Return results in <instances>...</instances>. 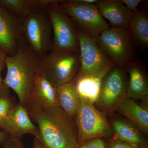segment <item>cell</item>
Instances as JSON below:
<instances>
[{
    "mask_svg": "<svg viewBox=\"0 0 148 148\" xmlns=\"http://www.w3.org/2000/svg\"><path fill=\"white\" fill-rule=\"evenodd\" d=\"M36 123L39 141L45 148H78V133L73 119L58 105L43 106L30 102L26 108Z\"/></svg>",
    "mask_w": 148,
    "mask_h": 148,
    "instance_id": "cell-1",
    "label": "cell"
},
{
    "mask_svg": "<svg viewBox=\"0 0 148 148\" xmlns=\"http://www.w3.org/2000/svg\"><path fill=\"white\" fill-rule=\"evenodd\" d=\"M40 58L32 50L23 35L18 40L16 51L6 58L4 82L18 96L19 103L27 108L34 84L40 75Z\"/></svg>",
    "mask_w": 148,
    "mask_h": 148,
    "instance_id": "cell-2",
    "label": "cell"
},
{
    "mask_svg": "<svg viewBox=\"0 0 148 148\" xmlns=\"http://www.w3.org/2000/svg\"><path fill=\"white\" fill-rule=\"evenodd\" d=\"M80 67L79 53L77 51L51 50L40 58V74L56 88L73 81Z\"/></svg>",
    "mask_w": 148,
    "mask_h": 148,
    "instance_id": "cell-3",
    "label": "cell"
},
{
    "mask_svg": "<svg viewBox=\"0 0 148 148\" xmlns=\"http://www.w3.org/2000/svg\"><path fill=\"white\" fill-rule=\"evenodd\" d=\"M95 40L115 66L124 68L135 59V47L128 28L110 26Z\"/></svg>",
    "mask_w": 148,
    "mask_h": 148,
    "instance_id": "cell-4",
    "label": "cell"
},
{
    "mask_svg": "<svg viewBox=\"0 0 148 148\" xmlns=\"http://www.w3.org/2000/svg\"><path fill=\"white\" fill-rule=\"evenodd\" d=\"M21 28L23 36L40 58L52 50V28L47 9L30 10L21 23Z\"/></svg>",
    "mask_w": 148,
    "mask_h": 148,
    "instance_id": "cell-5",
    "label": "cell"
},
{
    "mask_svg": "<svg viewBox=\"0 0 148 148\" xmlns=\"http://www.w3.org/2000/svg\"><path fill=\"white\" fill-rule=\"evenodd\" d=\"M80 98V105L74 120L78 133L79 145L95 138L113 137L110 125L105 114L84 98Z\"/></svg>",
    "mask_w": 148,
    "mask_h": 148,
    "instance_id": "cell-6",
    "label": "cell"
},
{
    "mask_svg": "<svg viewBox=\"0 0 148 148\" xmlns=\"http://www.w3.org/2000/svg\"><path fill=\"white\" fill-rule=\"evenodd\" d=\"M61 9L79 27L95 39L110 26L101 15L95 4L84 0L60 1Z\"/></svg>",
    "mask_w": 148,
    "mask_h": 148,
    "instance_id": "cell-7",
    "label": "cell"
},
{
    "mask_svg": "<svg viewBox=\"0 0 148 148\" xmlns=\"http://www.w3.org/2000/svg\"><path fill=\"white\" fill-rule=\"evenodd\" d=\"M55 1L47 8L53 32L51 50L70 51L79 52L76 24Z\"/></svg>",
    "mask_w": 148,
    "mask_h": 148,
    "instance_id": "cell-8",
    "label": "cell"
},
{
    "mask_svg": "<svg viewBox=\"0 0 148 148\" xmlns=\"http://www.w3.org/2000/svg\"><path fill=\"white\" fill-rule=\"evenodd\" d=\"M127 81L124 68L113 66L103 78L95 107L105 114L116 110L127 97Z\"/></svg>",
    "mask_w": 148,
    "mask_h": 148,
    "instance_id": "cell-9",
    "label": "cell"
},
{
    "mask_svg": "<svg viewBox=\"0 0 148 148\" xmlns=\"http://www.w3.org/2000/svg\"><path fill=\"white\" fill-rule=\"evenodd\" d=\"M76 27L80 61L76 77L110 70L114 66L112 61L101 50L95 39L77 24Z\"/></svg>",
    "mask_w": 148,
    "mask_h": 148,
    "instance_id": "cell-10",
    "label": "cell"
},
{
    "mask_svg": "<svg viewBox=\"0 0 148 148\" xmlns=\"http://www.w3.org/2000/svg\"><path fill=\"white\" fill-rule=\"evenodd\" d=\"M3 130L9 138L21 140L23 135L31 134L40 140L38 128L32 121L26 108L19 103L11 109Z\"/></svg>",
    "mask_w": 148,
    "mask_h": 148,
    "instance_id": "cell-11",
    "label": "cell"
},
{
    "mask_svg": "<svg viewBox=\"0 0 148 148\" xmlns=\"http://www.w3.org/2000/svg\"><path fill=\"white\" fill-rule=\"evenodd\" d=\"M21 24L0 3V48L9 56L16 52L22 35Z\"/></svg>",
    "mask_w": 148,
    "mask_h": 148,
    "instance_id": "cell-12",
    "label": "cell"
},
{
    "mask_svg": "<svg viewBox=\"0 0 148 148\" xmlns=\"http://www.w3.org/2000/svg\"><path fill=\"white\" fill-rule=\"evenodd\" d=\"M124 68L129 75L127 97L134 101L147 98L148 95L147 77L143 64L134 59Z\"/></svg>",
    "mask_w": 148,
    "mask_h": 148,
    "instance_id": "cell-13",
    "label": "cell"
},
{
    "mask_svg": "<svg viewBox=\"0 0 148 148\" xmlns=\"http://www.w3.org/2000/svg\"><path fill=\"white\" fill-rule=\"evenodd\" d=\"M95 4L101 15L108 20L111 27L128 28L133 13L120 0H97Z\"/></svg>",
    "mask_w": 148,
    "mask_h": 148,
    "instance_id": "cell-14",
    "label": "cell"
},
{
    "mask_svg": "<svg viewBox=\"0 0 148 148\" xmlns=\"http://www.w3.org/2000/svg\"><path fill=\"white\" fill-rule=\"evenodd\" d=\"M109 71L76 77L73 81L79 98L86 99L94 105L98 100L103 78Z\"/></svg>",
    "mask_w": 148,
    "mask_h": 148,
    "instance_id": "cell-15",
    "label": "cell"
},
{
    "mask_svg": "<svg viewBox=\"0 0 148 148\" xmlns=\"http://www.w3.org/2000/svg\"><path fill=\"white\" fill-rule=\"evenodd\" d=\"M116 110L135 125L143 133L148 134L147 109L139 105L131 98L126 97L120 103Z\"/></svg>",
    "mask_w": 148,
    "mask_h": 148,
    "instance_id": "cell-16",
    "label": "cell"
},
{
    "mask_svg": "<svg viewBox=\"0 0 148 148\" xmlns=\"http://www.w3.org/2000/svg\"><path fill=\"white\" fill-rule=\"evenodd\" d=\"M113 137L114 139L144 147L145 140L143 132L138 127L127 119H116L111 122Z\"/></svg>",
    "mask_w": 148,
    "mask_h": 148,
    "instance_id": "cell-17",
    "label": "cell"
},
{
    "mask_svg": "<svg viewBox=\"0 0 148 148\" xmlns=\"http://www.w3.org/2000/svg\"><path fill=\"white\" fill-rule=\"evenodd\" d=\"M57 104L68 115L75 119L80 105V98L73 81L57 88Z\"/></svg>",
    "mask_w": 148,
    "mask_h": 148,
    "instance_id": "cell-18",
    "label": "cell"
},
{
    "mask_svg": "<svg viewBox=\"0 0 148 148\" xmlns=\"http://www.w3.org/2000/svg\"><path fill=\"white\" fill-rule=\"evenodd\" d=\"M56 89L40 74L34 84L29 103L33 102L43 106L58 105Z\"/></svg>",
    "mask_w": 148,
    "mask_h": 148,
    "instance_id": "cell-19",
    "label": "cell"
},
{
    "mask_svg": "<svg viewBox=\"0 0 148 148\" xmlns=\"http://www.w3.org/2000/svg\"><path fill=\"white\" fill-rule=\"evenodd\" d=\"M130 36L143 49L148 47V14L147 11L133 13L128 27Z\"/></svg>",
    "mask_w": 148,
    "mask_h": 148,
    "instance_id": "cell-20",
    "label": "cell"
},
{
    "mask_svg": "<svg viewBox=\"0 0 148 148\" xmlns=\"http://www.w3.org/2000/svg\"><path fill=\"white\" fill-rule=\"evenodd\" d=\"M0 3L21 23L31 10L30 0H0Z\"/></svg>",
    "mask_w": 148,
    "mask_h": 148,
    "instance_id": "cell-21",
    "label": "cell"
},
{
    "mask_svg": "<svg viewBox=\"0 0 148 148\" xmlns=\"http://www.w3.org/2000/svg\"><path fill=\"white\" fill-rule=\"evenodd\" d=\"M16 103V98L14 96L0 97V129L2 130L10 111Z\"/></svg>",
    "mask_w": 148,
    "mask_h": 148,
    "instance_id": "cell-22",
    "label": "cell"
},
{
    "mask_svg": "<svg viewBox=\"0 0 148 148\" xmlns=\"http://www.w3.org/2000/svg\"><path fill=\"white\" fill-rule=\"evenodd\" d=\"M6 53L0 48V97L2 96H10V89L6 85L4 79L1 76V73L6 68Z\"/></svg>",
    "mask_w": 148,
    "mask_h": 148,
    "instance_id": "cell-23",
    "label": "cell"
},
{
    "mask_svg": "<svg viewBox=\"0 0 148 148\" xmlns=\"http://www.w3.org/2000/svg\"><path fill=\"white\" fill-rule=\"evenodd\" d=\"M56 0H30L31 10L39 11L45 10Z\"/></svg>",
    "mask_w": 148,
    "mask_h": 148,
    "instance_id": "cell-24",
    "label": "cell"
},
{
    "mask_svg": "<svg viewBox=\"0 0 148 148\" xmlns=\"http://www.w3.org/2000/svg\"><path fill=\"white\" fill-rule=\"evenodd\" d=\"M78 148H106L102 138H95L85 141Z\"/></svg>",
    "mask_w": 148,
    "mask_h": 148,
    "instance_id": "cell-25",
    "label": "cell"
},
{
    "mask_svg": "<svg viewBox=\"0 0 148 148\" xmlns=\"http://www.w3.org/2000/svg\"><path fill=\"white\" fill-rule=\"evenodd\" d=\"M109 148H141L138 146L113 138L109 143Z\"/></svg>",
    "mask_w": 148,
    "mask_h": 148,
    "instance_id": "cell-26",
    "label": "cell"
},
{
    "mask_svg": "<svg viewBox=\"0 0 148 148\" xmlns=\"http://www.w3.org/2000/svg\"><path fill=\"white\" fill-rule=\"evenodd\" d=\"M128 10L132 13L138 12V7L140 3L144 2L143 0H120Z\"/></svg>",
    "mask_w": 148,
    "mask_h": 148,
    "instance_id": "cell-27",
    "label": "cell"
},
{
    "mask_svg": "<svg viewBox=\"0 0 148 148\" xmlns=\"http://www.w3.org/2000/svg\"><path fill=\"white\" fill-rule=\"evenodd\" d=\"M3 148H25L21 140L9 138L1 145Z\"/></svg>",
    "mask_w": 148,
    "mask_h": 148,
    "instance_id": "cell-28",
    "label": "cell"
},
{
    "mask_svg": "<svg viewBox=\"0 0 148 148\" xmlns=\"http://www.w3.org/2000/svg\"><path fill=\"white\" fill-rule=\"evenodd\" d=\"M9 137L3 130H0V144L1 145L7 140H8Z\"/></svg>",
    "mask_w": 148,
    "mask_h": 148,
    "instance_id": "cell-29",
    "label": "cell"
},
{
    "mask_svg": "<svg viewBox=\"0 0 148 148\" xmlns=\"http://www.w3.org/2000/svg\"><path fill=\"white\" fill-rule=\"evenodd\" d=\"M32 148H45L37 138H35Z\"/></svg>",
    "mask_w": 148,
    "mask_h": 148,
    "instance_id": "cell-30",
    "label": "cell"
},
{
    "mask_svg": "<svg viewBox=\"0 0 148 148\" xmlns=\"http://www.w3.org/2000/svg\"><path fill=\"white\" fill-rule=\"evenodd\" d=\"M147 148V147H143V148Z\"/></svg>",
    "mask_w": 148,
    "mask_h": 148,
    "instance_id": "cell-31",
    "label": "cell"
}]
</instances>
